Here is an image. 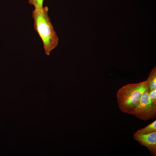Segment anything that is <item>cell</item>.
Segmentation results:
<instances>
[{"label":"cell","mask_w":156,"mask_h":156,"mask_svg":"<svg viewBox=\"0 0 156 156\" xmlns=\"http://www.w3.org/2000/svg\"><path fill=\"white\" fill-rule=\"evenodd\" d=\"M133 139L142 145L147 147L151 154L156 155V131L145 133L135 132Z\"/></svg>","instance_id":"obj_4"},{"label":"cell","mask_w":156,"mask_h":156,"mask_svg":"<svg viewBox=\"0 0 156 156\" xmlns=\"http://www.w3.org/2000/svg\"><path fill=\"white\" fill-rule=\"evenodd\" d=\"M48 10L47 6L41 10L34 9L32 17L34 29L42 40L46 54L49 55L57 46L59 39L49 16Z\"/></svg>","instance_id":"obj_1"},{"label":"cell","mask_w":156,"mask_h":156,"mask_svg":"<svg viewBox=\"0 0 156 156\" xmlns=\"http://www.w3.org/2000/svg\"><path fill=\"white\" fill-rule=\"evenodd\" d=\"M44 0H28V3L33 5L35 9H42L43 8V4Z\"/></svg>","instance_id":"obj_7"},{"label":"cell","mask_w":156,"mask_h":156,"mask_svg":"<svg viewBox=\"0 0 156 156\" xmlns=\"http://www.w3.org/2000/svg\"><path fill=\"white\" fill-rule=\"evenodd\" d=\"M149 96L151 100L156 102V89H154L149 92Z\"/></svg>","instance_id":"obj_8"},{"label":"cell","mask_w":156,"mask_h":156,"mask_svg":"<svg viewBox=\"0 0 156 156\" xmlns=\"http://www.w3.org/2000/svg\"><path fill=\"white\" fill-rule=\"evenodd\" d=\"M132 114L144 121L152 119L156 117V102L151 100L148 91L142 94Z\"/></svg>","instance_id":"obj_3"},{"label":"cell","mask_w":156,"mask_h":156,"mask_svg":"<svg viewBox=\"0 0 156 156\" xmlns=\"http://www.w3.org/2000/svg\"><path fill=\"white\" fill-rule=\"evenodd\" d=\"M147 81L148 92H149L153 90L156 89V67L151 70Z\"/></svg>","instance_id":"obj_5"},{"label":"cell","mask_w":156,"mask_h":156,"mask_svg":"<svg viewBox=\"0 0 156 156\" xmlns=\"http://www.w3.org/2000/svg\"><path fill=\"white\" fill-rule=\"evenodd\" d=\"M147 91L146 80L122 87L116 93L119 109L124 113L132 114L142 94Z\"/></svg>","instance_id":"obj_2"},{"label":"cell","mask_w":156,"mask_h":156,"mask_svg":"<svg viewBox=\"0 0 156 156\" xmlns=\"http://www.w3.org/2000/svg\"><path fill=\"white\" fill-rule=\"evenodd\" d=\"M156 131V120L149 124L146 127L138 130L136 132L140 133H145Z\"/></svg>","instance_id":"obj_6"}]
</instances>
